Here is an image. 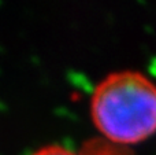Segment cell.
<instances>
[{
    "label": "cell",
    "instance_id": "6da1fadb",
    "mask_svg": "<svg viewBox=\"0 0 156 155\" xmlns=\"http://www.w3.org/2000/svg\"><path fill=\"white\" fill-rule=\"evenodd\" d=\"M90 117L103 137L137 144L156 132V84L138 71L111 73L94 87Z\"/></svg>",
    "mask_w": 156,
    "mask_h": 155
},
{
    "label": "cell",
    "instance_id": "7a4b0ae2",
    "mask_svg": "<svg viewBox=\"0 0 156 155\" xmlns=\"http://www.w3.org/2000/svg\"><path fill=\"white\" fill-rule=\"evenodd\" d=\"M80 155H130L125 146H119L107 139L93 140L85 144Z\"/></svg>",
    "mask_w": 156,
    "mask_h": 155
},
{
    "label": "cell",
    "instance_id": "3957f363",
    "mask_svg": "<svg viewBox=\"0 0 156 155\" xmlns=\"http://www.w3.org/2000/svg\"><path fill=\"white\" fill-rule=\"evenodd\" d=\"M32 155H80V154L73 153L71 150L62 147V146L51 144V146H45V147L40 148V150H37Z\"/></svg>",
    "mask_w": 156,
    "mask_h": 155
}]
</instances>
